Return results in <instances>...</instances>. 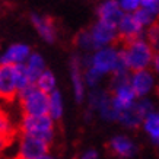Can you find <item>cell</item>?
I'll list each match as a JSON object with an SVG mask.
<instances>
[{"mask_svg": "<svg viewBox=\"0 0 159 159\" xmlns=\"http://www.w3.org/2000/svg\"><path fill=\"white\" fill-rule=\"evenodd\" d=\"M136 105H137V108L140 110V112L145 116V118L155 111L153 102L150 101V99H148V98H142V99H139V101L136 102Z\"/></svg>", "mask_w": 159, "mask_h": 159, "instance_id": "cell-28", "label": "cell"}, {"mask_svg": "<svg viewBox=\"0 0 159 159\" xmlns=\"http://www.w3.org/2000/svg\"><path fill=\"white\" fill-rule=\"evenodd\" d=\"M97 15L99 20H104V22H108V24L118 26L120 20L124 16V12L120 7L118 0H105V2H102L101 5L98 6Z\"/></svg>", "mask_w": 159, "mask_h": 159, "instance_id": "cell-14", "label": "cell"}, {"mask_svg": "<svg viewBox=\"0 0 159 159\" xmlns=\"http://www.w3.org/2000/svg\"><path fill=\"white\" fill-rule=\"evenodd\" d=\"M25 64H26L29 80H31L32 85H35L38 77L45 72V61L38 53H31V56H29V58L26 60Z\"/></svg>", "mask_w": 159, "mask_h": 159, "instance_id": "cell-16", "label": "cell"}, {"mask_svg": "<svg viewBox=\"0 0 159 159\" xmlns=\"http://www.w3.org/2000/svg\"><path fill=\"white\" fill-rule=\"evenodd\" d=\"M37 159H54V158L50 153H45V155H43V156H39V158H37Z\"/></svg>", "mask_w": 159, "mask_h": 159, "instance_id": "cell-33", "label": "cell"}, {"mask_svg": "<svg viewBox=\"0 0 159 159\" xmlns=\"http://www.w3.org/2000/svg\"><path fill=\"white\" fill-rule=\"evenodd\" d=\"M24 116H48L50 95L39 91L35 85H31L25 91L18 93Z\"/></svg>", "mask_w": 159, "mask_h": 159, "instance_id": "cell-2", "label": "cell"}, {"mask_svg": "<svg viewBox=\"0 0 159 159\" xmlns=\"http://www.w3.org/2000/svg\"><path fill=\"white\" fill-rule=\"evenodd\" d=\"M35 86L38 88L39 91L45 92V93H51L56 91V76L53 75V72L45 70V72L38 77V80L35 83Z\"/></svg>", "mask_w": 159, "mask_h": 159, "instance_id": "cell-20", "label": "cell"}, {"mask_svg": "<svg viewBox=\"0 0 159 159\" xmlns=\"http://www.w3.org/2000/svg\"><path fill=\"white\" fill-rule=\"evenodd\" d=\"M130 85L137 98H145L155 88V76L150 70H139L133 72L130 76Z\"/></svg>", "mask_w": 159, "mask_h": 159, "instance_id": "cell-11", "label": "cell"}, {"mask_svg": "<svg viewBox=\"0 0 159 159\" xmlns=\"http://www.w3.org/2000/svg\"><path fill=\"white\" fill-rule=\"evenodd\" d=\"M104 75L98 72L97 69L93 67H89V69H85V72H83V79H85V85H88L89 88H95L98 86V83L101 82V77Z\"/></svg>", "mask_w": 159, "mask_h": 159, "instance_id": "cell-24", "label": "cell"}, {"mask_svg": "<svg viewBox=\"0 0 159 159\" xmlns=\"http://www.w3.org/2000/svg\"><path fill=\"white\" fill-rule=\"evenodd\" d=\"M134 18L137 20H139V24L145 28V26H150V25H153L155 22H156V16H153V15L150 13L148 9H145V7H140L139 10H136L134 13Z\"/></svg>", "mask_w": 159, "mask_h": 159, "instance_id": "cell-25", "label": "cell"}, {"mask_svg": "<svg viewBox=\"0 0 159 159\" xmlns=\"http://www.w3.org/2000/svg\"><path fill=\"white\" fill-rule=\"evenodd\" d=\"M152 67H153V72L159 76V53L155 54L153 61H152Z\"/></svg>", "mask_w": 159, "mask_h": 159, "instance_id": "cell-31", "label": "cell"}, {"mask_svg": "<svg viewBox=\"0 0 159 159\" xmlns=\"http://www.w3.org/2000/svg\"><path fill=\"white\" fill-rule=\"evenodd\" d=\"M50 145L34 136L22 134L18 140V159H37L48 153Z\"/></svg>", "mask_w": 159, "mask_h": 159, "instance_id": "cell-4", "label": "cell"}, {"mask_svg": "<svg viewBox=\"0 0 159 159\" xmlns=\"http://www.w3.org/2000/svg\"><path fill=\"white\" fill-rule=\"evenodd\" d=\"M31 22L37 29L39 37L48 44H53L57 38V28H56V22L53 18L45 16V15L32 13L31 15Z\"/></svg>", "mask_w": 159, "mask_h": 159, "instance_id": "cell-10", "label": "cell"}, {"mask_svg": "<svg viewBox=\"0 0 159 159\" xmlns=\"http://www.w3.org/2000/svg\"><path fill=\"white\" fill-rule=\"evenodd\" d=\"M111 95H112V104H114V107L117 110L120 111V114L123 111L131 108L137 102L136 101L137 97H136V93L130 83H124V85L117 86L116 89L111 91Z\"/></svg>", "mask_w": 159, "mask_h": 159, "instance_id": "cell-13", "label": "cell"}, {"mask_svg": "<svg viewBox=\"0 0 159 159\" xmlns=\"http://www.w3.org/2000/svg\"><path fill=\"white\" fill-rule=\"evenodd\" d=\"M75 44L79 48L85 50V51H97L93 38H92L91 29H83L80 32H77L76 38H75Z\"/></svg>", "mask_w": 159, "mask_h": 159, "instance_id": "cell-21", "label": "cell"}, {"mask_svg": "<svg viewBox=\"0 0 159 159\" xmlns=\"http://www.w3.org/2000/svg\"><path fill=\"white\" fill-rule=\"evenodd\" d=\"M79 159H99V155L95 149H88L79 156Z\"/></svg>", "mask_w": 159, "mask_h": 159, "instance_id": "cell-30", "label": "cell"}, {"mask_svg": "<svg viewBox=\"0 0 159 159\" xmlns=\"http://www.w3.org/2000/svg\"><path fill=\"white\" fill-rule=\"evenodd\" d=\"M117 28H118L120 39L124 41V44L142 38L143 26L139 24V20L136 19L133 13H124L123 19L120 20V24H118Z\"/></svg>", "mask_w": 159, "mask_h": 159, "instance_id": "cell-7", "label": "cell"}, {"mask_svg": "<svg viewBox=\"0 0 159 159\" xmlns=\"http://www.w3.org/2000/svg\"><path fill=\"white\" fill-rule=\"evenodd\" d=\"M111 98V93L102 89H93L89 92V110L91 111H98L108 99Z\"/></svg>", "mask_w": 159, "mask_h": 159, "instance_id": "cell-19", "label": "cell"}, {"mask_svg": "<svg viewBox=\"0 0 159 159\" xmlns=\"http://www.w3.org/2000/svg\"><path fill=\"white\" fill-rule=\"evenodd\" d=\"M121 50L124 53L125 61L129 64V67L133 72L146 70L152 64V61H153V57H155L153 50L149 45V43L145 41L143 38L134 39L131 43L124 44V47Z\"/></svg>", "mask_w": 159, "mask_h": 159, "instance_id": "cell-1", "label": "cell"}, {"mask_svg": "<svg viewBox=\"0 0 159 159\" xmlns=\"http://www.w3.org/2000/svg\"><path fill=\"white\" fill-rule=\"evenodd\" d=\"M19 130L22 134L34 136L51 145L54 140V120L50 116H24Z\"/></svg>", "mask_w": 159, "mask_h": 159, "instance_id": "cell-3", "label": "cell"}, {"mask_svg": "<svg viewBox=\"0 0 159 159\" xmlns=\"http://www.w3.org/2000/svg\"><path fill=\"white\" fill-rule=\"evenodd\" d=\"M18 95L16 82H15L13 66L2 64L0 66V99L13 101Z\"/></svg>", "mask_w": 159, "mask_h": 159, "instance_id": "cell-9", "label": "cell"}, {"mask_svg": "<svg viewBox=\"0 0 159 159\" xmlns=\"http://www.w3.org/2000/svg\"><path fill=\"white\" fill-rule=\"evenodd\" d=\"M117 58H118V48L116 47H104L101 50H97L92 54L91 58V67L97 69L101 75L112 73L116 67Z\"/></svg>", "mask_w": 159, "mask_h": 159, "instance_id": "cell-6", "label": "cell"}, {"mask_svg": "<svg viewBox=\"0 0 159 159\" xmlns=\"http://www.w3.org/2000/svg\"><path fill=\"white\" fill-rule=\"evenodd\" d=\"M156 92H158V97H159V85H158V88H156Z\"/></svg>", "mask_w": 159, "mask_h": 159, "instance_id": "cell-34", "label": "cell"}, {"mask_svg": "<svg viewBox=\"0 0 159 159\" xmlns=\"http://www.w3.org/2000/svg\"><path fill=\"white\" fill-rule=\"evenodd\" d=\"M142 127H143V130L149 134L150 139L158 137L159 136V112L158 111H153L152 114H149V116L146 117L145 121H143V124H142Z\"/></svg>", "mask_w": 159, "mask_h": 159, "instance_id": "cell-22", "label": "cell"}, {"mask_svg": "<svg viewBox=\"0 0 159 159\" xmlns=\"http://www.w3.org/2000/svg\"><path fill=\"white\" fill-rule=\"evenodd\" d=\"M118 121H120L124 127H127V129H137V127H140V125L143 124L145 116L140 112V110L134 104L131 108H129V110H125L121 112Z\"/></svg>", "mask_w": 159, "mask_h": 159, "instance_id": "cell-17", "label": "cell"}, {"mask_svg": "<svg viewBox=\"0 0 159 159\" xmlns=\"http://www.w3.org/2000/svg\"><path fill=\"white\" fill-rule=\"evenodd\" d=\"M16 130H15L12 124L9 121V117L5 111L0 108V136L2 134H15Z\"/></svg>", "mask_w": 159, "mask_h": 159, "instance_id": "cell-26", "label": "cell"}, {"mask_svg": "<svg viewBox=\"0 0 159 159\" xmlns=\"http://www.w3.org/2000/svg\"><path fill=\"white\" fill-rule=\"evenodd\" d=\"M120 7L123 9L124 13H134L136 10H139L142 7L140 0H118Z\"/></svg>", "mask_w": 159, "mask_h": 159, "instance_id": "cell-27", "label": "cell"}, {"mask_svg": "<svg viewBox=\"0 0 159 159\" xmlns=\"http://www.w3.org/2000/svg\"><path fill=\"white\" fill-rule=\"evenodd\" d=\"M108 150L111 153L121 159H129L133 158L137 153V146L130 137L123 134L114 136L112 139L108 142Z\"/></svg>", "mask_w": 159, "mask_h": 159, "instance_id": "cell-12", "label": "cell"}, {"mask_svg": "<svg viewBox=\"0 0 159 159\" xmlns=\"http://www.w3.org/2000/svg\"><path fill=\"white\" fill-rule=\"evenodd\" d=\"M140 5L149 10L153 16L159 18V0H140Z\"/></svg>", "mask_w": 159, "mask_h": 159, "instance_id": "cell-29", "label": "cell"}, {"mask_svg": "<svg viewBox=\"0 0 159 159\" xmlns=\"http://www.w3.org/2000/svg\"><path fill=\"white\" fill-rule=\"evenodd\" d=\"M150 142H152L156 148H159V136H158V137H155V139H150Z\"/></svg>", "mask_w": 159, "mask_h": 159, "instance_id": "cell-32", "label": "cell"}, {"mask_svg": "<svg viewBox=\"0 0 159 159\" xmlns=\"http://www.w3.org/2000/svg\"><path fill=\"white\" fill-rule=\"evenodd\" d=\"M91 34L97 50H101L104 47H111V44H114L116 41L120 39L118 28L116 25L108 24V22H104V20L99 19H98V22L92 25Z\"/></svg>", "mask_w": 159, "mask_h": 159, "instance_id": "cell-5", "label": "cell"}, {"mask_svg": "<svg viewBox=\"0 0 159 159\" xmlns=\"http://www.w3.org/2000/svg\"><path fill=\"white\" fill-rule=\"evenodd\" d=\"M146 38H148V43L153 50V53H159V19L148 28Z\"/></svg>", "mask_w": 159, "mask_h": 159, "instance_id": "cell-23", "label": "cell"}, {"mask_svg": "<svg viewBox=\"0 0 159 159\" xmlns=\"http://www.w3.org/2000/svg\"><path fill=\"white\" fill-rule=\"evenodd\" d=\"M31 56V50L25 44H13L6 50V53L0 57V64H24Z\"/></svg>", "mask_w": 159, "mask_h": 159, "instance_id": "cell-15", "label": "cell"}, {"mask_svg": "<svg viewBox=\"0 0 159 159\" xmlns=\"http://www.w3.org/2000/svg\"><path fill=\"white\" fill-rule=\"evenodd\" d=\"M48 116L54 121L61 118L63 116V98L60 91H56L50 93V107H48Z\"/></svg>", "mask_w": 159, "mask_h": 159, "instance_id": "cell-18", "label": "cell"}, {"mask_svg": "<svg viewBox=\"0 0 159 159\" xmlns=\"http://www.w3.org/2000/svg\"><path fill=\"white\" fill-rule=\"evenodd\" d=\"M70 77H72V85H73V92H75V99L76 102H82L85 98V79H83V72H82V57L73 54L70 57Z\"/></svg>", "mask_w": 159, "mask_h": 159, "instance_id": "cell-8", "label": "cell"}]
</instances>
